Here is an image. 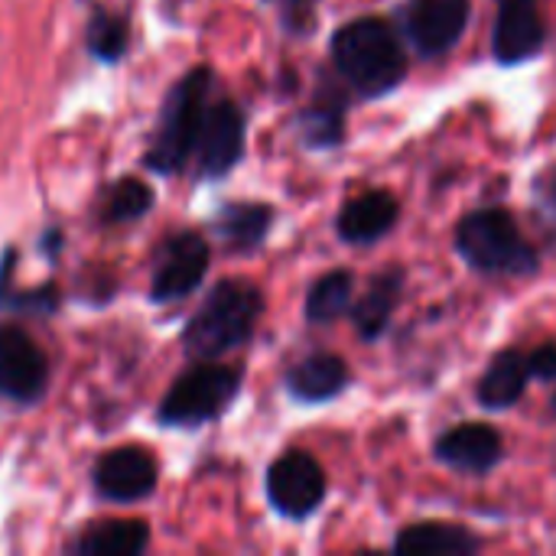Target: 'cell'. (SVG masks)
Listing matches in <instances>:
<instances>
[{"instance_id":"52a82bcc","label":"cell","mask_w":556,"mask_h":556,"mask_svg":"<svg viewBox=\"0 0 556 556\" xmlns=\"http://www.w3.org/2000/svg\"><path fill=\"white\" fill-rule=\"evenodd\" d=\"M49 391V362L36 339L16 326H0V401L16 407H33Z\"/></svg>"},{"instance_id":"ba28073f","label":"cell","mask_w":556,"mask_h":556,"mask_svg":"<svg viewBox=\"0 0 556 556\" xmlns=\"http://www.w3.org/2000/svg\"><path fill=\"white\" fill-rule=\"evenodd\" d=\"M326 492L329 485H326L323 466L303 450L283 453L267 469V502L280 518H290V521L309 518L326 502Z\"/></svg>"},{"instance_id":"2e32d148","label":"cell","mask_w":556,"mask_h":556,"mask_svg":"<svg viewBox=\"0 0 556 556\" xmlns=\"http://www.w3.org/2000/svg\"><path fill=\"white\" fill-rule=\"evenodd\" d=\"M345 108L349 98L336 85H319L313 104L296 114V134L309 150H332L345 140Z\"/></svg>"},{"instance_id":"d4e9b609","label":"cell","mask_w":556,"mask_h":556,"mask_svg":"<svg viewBox=\"0 0 556 556\" xmlns=\"http://www.w3.org/2000/svg\"><path fill=\"white\" fill-rule=\"evenodd\" d=\"M59 309V287L42 283L33 290H10L7 277L0 274V313L10 316H49Z\"/></svg>"},{"instance_id":"ac0fdd59","label":"cell","mask_w":556,"mask_h":556,"mask_svg":"<svg viewBox=\"0 0 556 556\" xmlns=\"http://www.w3.org/2000/svg\"><path fill=\"white\" fill-rule=\"evenodd\" d=\"M150 547V528L140 518L101 521L85 528L75 541L65 544V554L75 556H137Z\"/></svg>"},{"instance_id":"4316f807","label":"cell","mask_w":556,"mask_h":556,"mask_svg":"<svg viewBox=\"0 0 556 556\" xmlns=\"http://www.w3.org/2000/svg\"><path fill=\"white\" fill-rule=\"evenodd\" d=\"M531 195H534V205H538L541 218L556 231V163L544 166V169L534 176Z\"/></svg>"},{"instance_id":"5b68a950","label":"cell","mask_w":556,"mask_h":556,"mask_svg":"<svg viewBox=\"0 0 556 556\" xmlns=\"http://www.w3.org/2000/svg\"><path fill=\"white\" fill-rule=\"evenodd\" d=\"M241 394V371L218 362H199L182 371L160 401L156 420L169 430H195L218 420Z\"/></svg>"},{"instance_id":"4fadbf2b","label":"cell","mask_w":556,"mask_h":556,"mask_svg":"<svg viewBox=\"0 0 556 556\" xmlns=\"http://www.w3.org/2000/svg\"><path fill=\"white\" fill-rule=\"evenodd\" d=\"M437 459L456 472L466 476H485L492 472L502 459H505V443L498 437L495 427L489 424H459L453 430H446L437 446H433Z\"/></svg>"},{"instance_id":"7c38bea8","label":"cell","mask_w":556,"mask_h":556,"mask_svg":"<svg viewBox=\"0 0 556 556\" xmlns=\"http://www.w3.org/2000/svg\"><path fill=\"white\" fill-rule=\"evenodd\" d=\"M547 42L541 0H498L492 52L502 65H521L534 59Z\"/></svg>"},{"instance_id":"484cf974","label":"cell","mask_w":556,"mask_h":556,"mask_svg":"<svg viewBox=\"0 0 556 556\" xmlns=\"http://www.w3.org/2000/svg\"><path fill=\"white\" fill-rule=\"evenodd\" d=\"M277 10L280 26L290 36H309L316 29V0H264Z\"/></svg>"},{"instance_id":"8992f818","label":"cell","mask_w":556,"mask_h":556,"mask_svg":"<svg viewBox=\"0 0 556 556\" xmlns=\"http://www.w3.org/2000/svg\"><path fill=\"white\" fill-rule=\"evenodd\" d=\"M212 248L199 231H173L160 241L153 254L150 274V300L153 303H176L192 296L208 270Z\"/></svg>"},{"instance_id":"603a6c76","label":"cell","mask_w":556,"mask_h":556,"mask_svg":"<svg viewBox=\"0 0 556 556\" xmlns=\"http://www.w3.org/2000/svg\"><path fill=\"white\" fill-rule=\"evenodd\" d=\"M85 49L94 62L114 65L130 49V20L108 7H98L85 26Z\"/></svg>"},{"instance_id":"d6986e66","label":"cell","mask_w":556,"mask_h":556,"mask_svg":"<svg viewBox=\"0 0 556 556\" xmlns=\"http://www.w3.org/2000/svg\"><path fill=\"white\" fill-rule=\"evenodd\" d=\"M482 541L463 528V525H443V521H427V525H410L394 538V554L404 556H466L479 554Z\"/></svg>"},{"instance_id":"7402d4cb","label":"cell","mask_w":556,"mask_h":556,"mask_svg":"<svg viewBox=\"0 0 556 556\" xmlns=\"http://www.w3.org/2000/svg\"><path fill=\"white\" fill-rule=\"evenodd\" d=\"M352 303H355V277L349 270H329L306 293V319L313 326H329L345 313H352Z\"/></svg>"},{"instance_id":"3957f363","label":"cell","mask_w":556,"mask_h":556,"mask_svg":"<svg viewBox=\"0 0 556 556\" xmlns=\"http://www.w3.org/2000/svg\"><path fill=\"white\" fill-rule=\"evenodd\" d=\"M264 316V293L248 280L215 283L182 329V349L195 362H218L222 355L251 342Z\"/></svg>"},{"instance_id":"277c9868","label":"cell","mask_w":556,"mask_h":556,"mask_svg":"<svg viewBox=\"0 0 556 556\" xmlns=\"http://www.w3.org/2000/svg\"><path fill=\"white\" fill-rule=\"evenodd\" d=\"M456 251L476 270L489 277H528L541 267L538 248L525 238L508 208L469 212L456 228Z\"/></svg>"},{"instance_id":"30bf717a","label":"cell","mask_w":556,"mask_h":556,"mask_svg":"<svg viewBox=\"0 0 556 556\" xmlns=\"http://www.w3.org/2000/svg\"><path fill=\"white\" fill-rule=\"evenodd\" d=\"M469 0H410L401 10V29L424 59L446 55L466 33Z\"/></svg>"},{"instance_id":"ffe728a7","label":"cell","mask_w":556,"mask_h":556,"mask_svg":"<svg viewBox=\"0 0 556 556\" xmlns=\"http://www.w3.org/2000/svg\"><path fill=\"white\" fill-rule=\"evenodd\" d=\"M528 381H531L528 355L518 352V349H505L485 368V375H482V381L476 388V397L489 410H508V407H515L525 397Z\"/></svg>"},{"instance_id":"44dd1931","label":"cell","mask_w":556,"mask_h":556,"mask_svg":"<svg viewBox=\"0 0 556 556\" xmlns=\"http://www.w3.org/2000/svg\"><path fill=\"white\" fill-rule=\"evenodd\" d=\"M274 225V208L264 202H228L215 212L212 231L231 251H254Z\"/></svg>"},{"instance_id":"5bb4252c","label":"cell","mask_w":556,"mask_h":556,"mask_svg":"<svg viewBox=\"0 0 556 556\" xmlns=\"http://www.w3.org/2000/svg\"><path fill=\"white\" fill-rule=\"evenodd\" d=\"M397 218H401L397 199L388 189H368L339 208L336 231L345 244H375L388 231H394Z\"/></svg>"},{"instance_id":"f1b7e54d","label":"cell","mask_w":556,"mask_h":556,"mask_svg":"<svg viewBox=\"0 0 556 556\" xmlns=\"http://www.w3.org/2000/svg\"><path fill=\"white\" fill-rule=\"evenodd\" d=\"M554 410H556V397H554Z\"/></svg>"},{"instance_id":"9a60e30c","label":"cell","mask_w":556,"mask_h":556,"mask_svg":"<svg viewBox=\"0 0 556 556\" xmlns=\"http://www.w3.org/2000/svg\"><path fill=\"white\" fill-rule=\"evenodd\" d=\"M352 381V371L349 365L332 355V352H313L306 355L303 362H296L283 384H287V394L300 404H326L332 397H339Z\"/></svg>"},{"instance_id":"83f0119b","label":"cell","mask_w":556,"mask_h":556,"mask_svg":"<svg viewBox=\"0 0 556 556\" xmlns=\"http://www.w3.org/2000/svg\"><path fill=\"white\" fill-rule=\"evenodd\" d=\"M528 365H531V378L556 381V342H544L541 349H534L528 355Z\"/></svg>"},{"instance_id":"6da1fadb","label":"cell","mask_w":556,"mask_h":556,"mask_svg":"<svg viewBox=\"0 0 556 556\" xmlns=\"http://www.w3.org/2000/svg\"><path fill=\"white\" fill-rule=\"evenodd\" d=\"M332 62L339 78L362 98H384L407 78V55L397 29L381 16H358L336 29Z\"/></svg>"},{"instance_id":"7a4b0ae2","label":"cell","mask_w":556,"mask_h":556,"mask_svg":"<svg viewBox=\"0 0 556 556\" xmlns=\"http://www.w3.org/2000/svg\"><path fill=\"white\" fill-rule=\"evenodd\" d=\"M215 98V75L208 65L189 68L163 98L156 130L140 156L143 169L156 176H176L195 160L205 111Z\"/></svg>"},{"instance_id":"e0dca14e","label":"cell","mask_w":556,"mask_h":556,"mask_svg":"<svg viewBox=\"0 0 556 556\" xmlns=\"http://www.w3.org/2000/svg\"><path fill=\"white\" fill-rule=\"evenodd\" d=\"M401 290H404V267H388L378 277H371V283L362 296H355L352 323L365 342H375L378 336H384V329L397 309Z\"/></svg>"},{"instance_id":"cb8c5ba5","label":"cell","mask_w":556,"mask_h":556,"mask_svg":"<svg viewBox=\"0 0 556 556\" xmlns=\"http://www.w3.org/2000/svg\"><path fill=\"white\" fill-rule=\"evenodd\" d=\"M153 208V189L143 179L124 176L101 192L98 222L101 225H134Z\"/></svg>"},{"instance_id":"8fae6325","label":"cell","mask_w":556,"mask_h":556,"mask_svg":"<svg viewBox=\"0 0 556 556\" xmlns=\"http://www.w3.org/2000/svg\"><path fill=\"white\" fill-rule=\"evenodd\" d=\"M160 466L143 446H117L104 453L91 469V485L98 498L111 505H137L156 492Z\"/></svg>"},{"instance_id":"9c48e42d","label":"cell","mask_w":556,"mask_h":556,"mask_svg":"<svg viewBox=\"0 0 556 556\" xmlns=\"http://www.w3.org/2000/svg\"><path fill=\"white\" fill-rule=\"evenodd\" d=\"M248 117L231 98H212L202 124V137L195 147V176L199 179H225L244 156Z\"/></svg>"}]
</instances>
